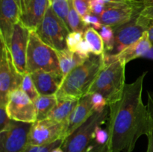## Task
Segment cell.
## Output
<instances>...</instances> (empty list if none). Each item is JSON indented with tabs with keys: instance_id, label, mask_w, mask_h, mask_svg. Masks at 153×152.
I'll return each mask as SVG.
<instances>
[{
	"instance_id": "obj_6",
	"label": "cell",
	"mask_w": 153,
	"mask_h": 152,
	"mask_svg": "<svg viewBox=\"0 0 153 152\" xmlns=\"http://www.w3.org/2000/svg\"><path fill=\"white\" fill-rule=\"evenodd\" d=\"M36 32L45 43L55 51L67 49L66 40L70 30L55 14L51 6Z\"/></svg>"
},
{
	"instance_id": "obj_42",
	"label": "cell",
	"mask_w": 153,
	"mask_h": 152,
	"mask_svg": "<svg viewBox=\"0 0 153 152\" xmlns=\"http://www.w3.org/2000/svg\"><path fill=\"white\" fill-rule=\"evenodd\" d=\"M142 58H145V59H149V60H152L153 61V45L152 47L150 48L149 51L142 57Z\"/></svg>"
},
{
	"instance_id": "obj_13",
	"label": "cell",
	"mask_w": 153,
	"mask_h": 152,
	"mask_svg": "<svg viewBox=\"0 0 153 152\" xmlns=\"http://www.w3.org/2000/svg\"><path fill=\"white\" fill-rule=\"evenodd\" d=\"M22 13L15 0H0V37L8 45Z\"/></svg>"
},
{
	"instance_id": "obj_18",
	"label": "cell",
	"mask_w": 153,
	"mask_h": 152,
	"mask_svg": "<svg viewBox=\"0 0 153 152\" xmlns=\"http://www.w3.org/2000/svg\"><path fill=\"white\" fill-rule=\"evenodd\" d=\"M153 43L149 40V35L146 31L143 35L126 49H124L120 53L113 55L114 58L119 60L123 65L126 66L128 63L137 58H142V57L150 49ZM112 55V54H111Z\"/></svg>"
},
{
	"instance_id": "obj_25",
	"label": "cell",
	"mask_w": 153,
	"mask_h": 152,
	"mask_svg": "<svg viewBox=\"0 0 153 152\" xmlns=\"http://www.w3.org/2000/svg\"><path fill=\"white\" fill-rule=\"evenodd\" d=\"M50 3L51 7L55 13V14L68 27L67 16H68L69 11H70L69 0H50Z\"/></svg>"
},
{
	"instance_id": "obj_32",
	"label": "cell",
	"mask_w": 153,
	"mask_h": 152,
	"mask_svg": "<svg viewBox=\"0 0 153 152\" xmlns=\"http://www.w3.org/2000/svg\"><path fill=\"white\" fill-rule=\"evenodd\" d=\"M91 0H73V4L75 9L77 10L82 17L90 13V4Z\"/></svg>"
},
{
	"instance_id": "obj_20",
	"label": "cell",
	"mask_w": 153,
	"mask_h": 152,
	"mask_svg": "<svg viewBox=\"0 0 153 152\" xmlns=\"http://www.w3.org/2000/svg\"><path fill=\"white\" fill-rule=\"evenodd\" d=\"M79 101V100H58L56 105L50 112L47 119L57 122L68 120Z\"/></svg>"
},
{
	"instance_id": "obj_43",
	"label": "cell",
	"mask_w": 153,
	"mask_h": 152,
	"mask_svg": "<svg viewBox=\"0 0 153 152\" xmlns=\"http://www.w3.org/2000/svg\"><path fill=\"white\" fill-rule=\"evenodd\" d=\"M143 4L144 7H149L153 6V0H143Z\"/></svg>"
},
{
	"instance_id": "obj_30",
	"label": "cell",
	"mask_w": 153,
	"mask_h": 152,
	"mask_svg": "<svg viewBox=\"0 0 153 152\" xmlns=\"http://www.w3.org/2000/svg\"><path fill=\"white\" fill-rule=\"evenodd\" d=\"M91 102H92L93 108L95 112H102L108 107L105 97L98 92L91 94Z\"/></svg>"
},
{
	"instance_id": "obj_40",
	"label": "cell",
	"mask_w": 153,
	"mask_h": 152,
	"mask_svg": "<svg viewBox=\"0 0 153 152\" xmlns=\"http://www.w3.org/2000/svg\"><path fill=\"white\" fill-rule=\"evenodd\" d=\"M140 14L148 18V19H150L153 20V6L144 7L140 13Z\"/></svg>"
},
{
	"instance_id": "obj_19",
	"label": "cell",
	"mask_w": 153,
	"mask_h": 152,
	"mask_svg": "<svg viewBox=\"0 0 153 152\" xmlns=\"http://www.w3.org/2000/svg\"><path fill=\"white\" fill-rule=\"evenodd\" d=\"M56 52L58 55V62H59L60 69L64 75V77L73 69L86 61L83 58H82L79 54L71 52L68 49L56 51Z\"/></svg>"
},
{
	"instance_id": "obj_17",
	"label": "cell",
	"mask_w": 153,
	"mask_h": 152,
	"mask_svg": "<svg viewBox=\"0 0 153 152\" xmlns=\"http://www.w3.org/2000/svg\"><path fill=\"white\" fill-rule=\"evenodd\" d=\"M94 113L95 111L91 102V94H86L79 99L77 105L69 117L67 137L86 122Z\"/></svg>"
},
{
	"instance_id": "obj_41",
	"label": "cell",
	"mask_w": 153,
	"mask_h": 152,
	"mask_svg": "<svg viewBox=\"0 0 153 152\" xmlns=\"http://www.w3.org/2000/svg\"><path fill=\"white\" fill-rule=\"evenodd\" d=\"M15 1L17 3L18 6H19V9H20L21 13H22H22H23L25 11V10H26L30 0H15Z\"/></svg>"
},
{
	"instance_id": "obj_44",
	"label": "cell",
	"mask_w": 153,
	"mask_h": 152,
	"mask_svg": "<svg viewBox=\"0 0 153 152\" xmlns=\"http://www.w3.org/2000/svg\"><path fill=\"white\" fill-rule=\"evenodd\" d=\"M51 152H64V151L62 149V148H61V146H59V147H57L55 148H54Z\"/></svg>"
},
{
	"instance_id": "obj_7",
	"label": "cell",
	"mask_w": 153,
	"mask_h": 152,
	"mask_svg": "<svg viewBox=\"0 0 153 152\" xmlns=\"http://www.w3.org/2000/svg\"><path fill=\"white\" fill-rule=\"evenodd\" d=\"M0 41V105L6 106L10 92L20 88L23 75L16 69L10 50L1 37Z\"/></svg>"
},
{
	"instance_id": "obj_16",
	"label": "cell",
	"mask_w": 153,
	"mask_h": 152,
	"mask_svg": "<svg viewBox=\"0 0 153 152\" xmlns=\"http://www.w3.org/2000/svg\"><path fill=\"white\" fill-rule=\"evenodd\" d=\"M50 6V0H30L21 16V22L29 31H36Z\"/></svg>"
},
{
	"instance_id": "obj_2",
	"label": "cell",
	"mask_w": 153,
	"mask_h": 152,
	"mask_svg": "<svg viewBox=\"0 0 153 152\" xmlns=\"http://www.w3.org/2000/svg\"><path fill=\"white\" fill-rule=\"evenodd\" d=\"M104 63L103 55L90 58L64 77L55 94L58 100H79L86 95Z\"/></svg>"
},
{
	"instance_id": "obj_35",
	"label": "cell",
	"mask_w": 153,
	"mask_h": 152,
	"mask_svg": "<svg viewBox=\"0 0 153 152\" xmlns=\"http://www.w3.org/2000/svg\"><path fill=\"white\" fill-rule=\"evenodd\" d=\"M109 135L107 130H104L101 128V126H98L95 131L94 134V142L98 144H105L108 141Z\"/></svg>"
},
{
	"instance_id": "obj_31",
	"label": "cell",
	"mask_w": 153,
	"mask_h": 152,
	"mask_svg": "<svg viewBox=\"0 0 153 152\" xmlns=\"http://www.w3.org/2000/svg\"><path fill=\"white\" fill-rule=\"evenodd\" d=\"M137 22L148 33L149 40L153 43V20L139 14L137 17Z\"/></svg>"
},
{
	"instance_id": "obj_14",
	"label": "cell",
	"mask_w": 153,
	"mask_h": 152,
	"mask_svg": "<svg viewBox=\"0 0 153 152\" xmlns=\"http://www.w3.org/2000/svg\"><path fill=\"white\" fill-rule=\"evenodd\" d=\"M137 17L127 23L114 27V46L111 54L117 55L138 40L145 33V29L137 22ZM109 53V52H108Z\"/></svg>"
},
{
	"instance_id": "obj_1",
	"label": "cell",
	"mask_w": 153,
	"mask_h": 152,
	"mask_svg": "<svg viewBox=\"0 0 153 152\" xmlns=\"http://www.w3.org/2000/svg\"><path fill=\"white\" fill-rule=\"evenodd\" d=\"M148 72L126 83L120 99L108 104L107 131L111 152H132L137 139L146 135L148 112L143 102V81Z\"/></svg>"
},
{
	"instance_id": "obj_4",
	"label": "cell",
	"mask_w": 153,
	"mask_h": 152,
	"mask_svg": "<svg viewBox=\"0 0 153 152\" xmlns=\"http://www.w3.org/2000/svg\"><path fill=\"white\" fill-rule=\"evenodd\" d=\"M38 70L61 72L56 51L45 43L36 31H30L27 50L26 72L32 73Z\"/></svg>"
},
{
	"instance_id": "obj_26",
	"label": "cell",
	"mask_w": 153,
	"mask_h": 152,
	"mask_svg": "<svg viewBox=\"0 0 153 152\" xmlns=\"http://www.w3.org/2000/svg\"><path fill=\"white\" fill-rule=\"evenodd\" d=\"M20 88L34 102L40 95L36 89V86L33 82L30 73L26 72L23 75V79H22Z\"/></svg>"
},
{
	"instance_id": "obj_12",
	"label": "cell",
	"mask_w": 153,
	"mask_h": 152,
	"mask_svg": "<svg viewBox=\"0 0 153 152\" xmlns=\"http://www.w3.org/2000/svg\"><path fill=\"white\" fill-rule=\"evenodd\" d=\"M143 7V4L109 6L99 17L103 25L114 28L132 20L140 14Z\"/></svg>"
},
{
	"instance_id": "obj_23",
	"label": "cell",
	"mask_w": 153,
	"mask_h": 152,
	"mask_svg": "<svg viewBox=\"0 0 153 152\" xmlns=\"http://www.w3.org/2000/svg\"><path fill=\"white\" fill-rule=\"evenodd\" d=\"M69 1H70V11L67 16V25L70 31L85 32L88 26L85 25L82 17L75 9L73 4V0H69Z\"/></svg>"
},
{
	"instance_id": "obj_38",
	"label": "cell",
	"mask_w": 153,
	"mask_h": 152,
	"mask_svg": "<svg viewBox=\"0 0 153 152\" xmlns=\"http://www.w3.org/2000/svg\"><path fill=\"white\" fill-rule=\"evenodd\" d=\"M85 152H111V150L108 142L103 145L93 142L85 151Z\"/></svg>"
},
{
	"instance_id": "obj_39",
	"label": "cell",
	"mask_w": 153,
	"mask_h": 152,
	"mask_svg": "<svg viewBox=\"0 0 153 152\" xmlns=\"http://www.w3.org/2000/svg\"><path fill=\"white\" fill-rule=\"evenodd\" d=\"M105 4L106 7L109 6L124 5V4H143L140 1H134V0H101Z\"/></svg>"
},
{
	"instance_id": "obj_3",
	"label": "cell",
	"mask_w": 153,
	"mask_h": 152,
	"mask_svg": "<svg viewBox=\"0 0 153 152\" xmlns=\"http://www.w3.org/2000/svg\"><path fill=\"white\" fill-rule=\"evenodd\" d=\"M104 63L87 94H102L109 104L121 98L126 86V66L113 55L105 52Z\"/></svg>"
},
{
	"instance_id": "obj_24",
	"label": "cell",
	"mask_w": 153,
	"mask_h": 152,
	"mask_svg": "<svg viewBox=\"0 0 153 152\" xmlns=\"http://www.w3.org/2000/svg\"><path fill=\"white\" fill-rule=\"evenodd\" d=\"M148 112V128L146 137L148 139L147 148L146 152H153V92H147Z\"/></svg>"
},
{
	"instance_id": "obj_36",
	"label": "cell",
	"mask_w": 153,
	"mask_h": 152,
	"mask_svg": "<svg viewBox=\"0 0 153 152\" xmlns=\"http://www.w3.org/2000/svg\"><path fill=\"white\" fill-rule=\"evenodd\" d=\"M106 8L105 4L101 0H91L90 4V13L100 16Z\"/></svg>"
},
{
	"instance_id": "obj_8",
	"label": "cell",
	"mask_w": 153,
	"mask_h": 152,
	"mask_svg": "<svg viewBox=\"0 0 153 152\" xmlns=\"http://www.w3.org/2000/svg\"><path fill=\"white\" fill-rule=\"evenodd\" d=\"M68 120L57 122L50 119L36 121L32 123L28 135V145H43L60 139H65L68 129Z\"/></svg>"
},
{
	"instance_id": "obj_27",
	"label": "cell",
	"mask_w": 153,
	"mask_h": 152,
	"mask_svg": "<svg viewBox=\"0 0 153 152\" xmlns=\"http://www.w3.org/2000/svg\"><path fill=\"white\" fill-rule=\"evenodd\" d=\"M100 34L105 44L106 52H111L113 51L114 46V28L109 25H103L100 30Z\"/></svg>"
},
{
	"instance_id": "obj_28",
	"label": "cell",
	"mask_w": 153,
	"mask_h": 152,
	"mask_svg": "<svg viewBox=\"0 0 153 152\" xmlns=\"http://www.w3.org/2000/svg\"><path fill=\"white\" fill-rule=\"evenodd\" d=\"M64 139H60L50 144L43 145H28L23 152H51L54 148L61 146Z\"/></svg>"
},
{
	"instance_id": "obj_34",
	"label": "cell",
	"mask_w": 153,
	"mask_h": 152,
	"mask_svg": "<svg viewBox=\"0 0 153 152\" xmlns=\"http://www.w3.org/2000/svg\"><path fill=\"white\" fill-rule=\"evenodd\" d=\"M75 52L79 54L85 60L88 59L90 58V56L91 55V54H92L91 53V47H90L89 44H88V42L85 39H83L77 45V46L76 47V49H75Z\"/></svg>"
},
{
	"instance_id": "obj_33",
	"label": "cell",
	"mask_w": 153,
	"mask_h": 152,
	"mask_svg": "<svg viewBox=\"0 0 153 152\" xmlns=\"http://www.w3.org/2000/svg\"><path fill=\"white\" fill-rule=\"evenodd\" d=\"M82 19H83L84 22H85L87 26L93 27L96 30H100L103 25L100 17L91 13H88V14L83 16Z\"/></svg>"
},
{
	"instance_id": "obj_15",
	"label": "cell",
	"mask_w": 153,
	"mask_h": 152,
	"mask_svg": "<svg viewBox=\"0 0 153 152\" xmlns=\"http://www.w3.org/2000/svg\"><path fill=\"white\" fill-rule=\"evenodd\" d=\"M30 75L40 95H55L64 80L61 72L38 70Z\"/></svg>"
},
{
	"instance_id": "obj_11",
	"label": "cell",
	"mask_w": 153,
	"mask_h": 152,
	"mask_svg": "<svg viewBox=\"0 0 153 152\" xmlns=\"http://www.w3.org/2000/svg\"><path fill=\"white\" fill-rule=\"evenodd\" d=\"M30 31L21 22L13 28L10 43L7 45L17 71L24 75L26 73V59Z\"/></svg>"
},
{
	"instance_id": "obj_22",
	"label": "cell",
	"mask_w": 153,
	"mask_h": 152,
	"mask_svg": "<svg viewBox=\"0 0 153 152\" xmlns=\"http://www.w3.org/2000/svg\"><path fill=\"white\" fill-rule=\"evenodd\" d=\"M84 39L89 44L92 54L100 56L105 52L104 42L100 32L93 27L88 26L87 28L84 32Z\"/></svg>"
},
{
	"instance_id": "obj_45",
	"label": "cell",
	"mask_w": 153,
	"mask_h": 152,
	"mask_svg": "<svg viewBox=\"0 0 153 152\" xmlns=\"http://www.w3.org/2000/svg\"><path fill=\"white\" fill-rule=\"evenodd\" d=\"M134 1H140V2L143 3V0H134Z\"/></svg>"
},
{
	"instance_id": "obj_29",
	"label": "cell",
	"mask_w": 153,
	"mask_h": 152,
	"mask_svg": "<svg viewBox=\"0 0 153 152\" xmlns=\"http://www.w3.org/2000/svg\"><path fill=\"white\" fill-rule=\"evenodd\" d=\"M84 39V32L82 31H70L67 37V49L75 52L77 45Z\"/></svg>"
},
{
	"instance_id": "obj_10",
	"label": "cell",
	"mask_w": 153,
	"mask_h": 152,
	"mask_svg": "<svg viewBox=\"0 0 153 152\" xmlns=\"http://www.w3.org/2000/svg\"><path fill=\"white\" fill-rule=\"evenodd\" d=\"M31 125L12 120L5 130L0 131V152H23L28 145Z\"/></svg>"
},
{
	"instance_id": "obj_37",
	"label": "cell",
	"mask_w": 153,
	"mask_h": 152,
	"mask_svg": "<svg viewBox=\"0 0 153 152\" xmlns=\"http://www.w3.org/2000/svg\"><path fill=\"white\" fill-rule=\"evenodd\" d=\"M12 119L9 117L6 106L0 105V131L5 130L10 125Z\"/></svg>"
},
{
	"instance_id": "obj_5",
	"label": "cell",
	"mask_w": 153,
	"mask_h": 152,
	"mask_svg": "<svg viewBox=\"0 0 153 152\" xmlns=\"http://www.w3.org/2000/svg\"><path fill=\"white\" fill-rule=\"evenodd\" d=\"M108 107L102 112H95L88 120L66 137L61 148L64 152H85L94 142V134L98 126L108 119Z\"/></svg>"
},
{
	"instance_id": "obj_21",
	"label": "cell",
	"mask_w": 153,
	"mask_h": 152,
	"mask_svg": "<svg viewBox=\"0 0 153 152\" xmlns=\"http://www.w3.org/2000/svg\"><path fill=\"white\" fill-rule=\"evenodd\" d=\"M58 102L55 95H39L34 101L36 111H37V121L47 119L48 116L55 107Z\"/></svg>"
},
{
	"instance_id": "obj_9",
	"label": "cell",
	"mask_w": 153,
	"mask_h": 152,
	"mask_svg": "<svg viewBox=\"0 0 153 152\" xmlns=\"http://www.w3.org/2000/svg\"><path fill=\"white\" fill-rule=\"evenodd\" d=\"M6 110L13 121L34 123L37 121V111L34 102L21 88L12 91L8 96Z\"/></svg>"
}]
</instances>
